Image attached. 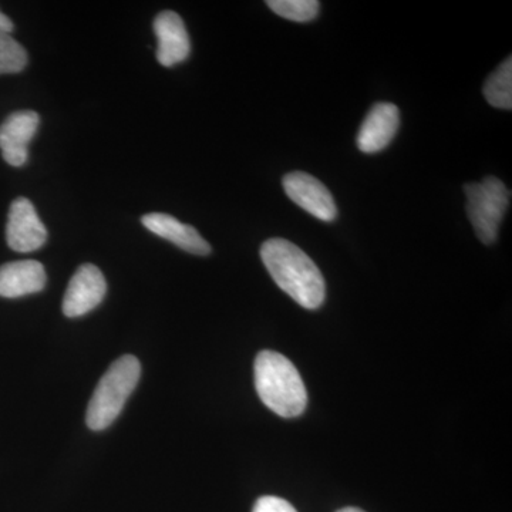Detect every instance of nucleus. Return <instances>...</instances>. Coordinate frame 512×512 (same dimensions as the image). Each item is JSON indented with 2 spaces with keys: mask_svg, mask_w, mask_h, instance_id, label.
I'll use <instances>...</instances> for the list:
<instances>
[{
  "mask_svg": "<svg viewBox=\"0 0 512 512\" xmlns=\"http://www.w3.org/2000/svg\"><path fill=\"white\" fill-rule=\"evenodd\" d=\"M153 28L158 42L157 60L161 66L174 67L190 57V35L178 13L173 10L158 13Z\"/></svg>",
  "mask_w": 512,
  "mask_h": 512,
  "instance_id": "9",
  "label": "nucleus"
},
{
  "mask_svg": "<svg viewBox=\"0 0 512 512\" xmlns=\"http://www.w3.org/2000/svg\"><path fill=\"white\" fill-rule=\"evenodd\" d=\"M336 512H365V511L360 510V508L346 507V508H342V510H339Z\"/></svg>",
  "mask_w": 512,
  "mask_h": 512,
  "instance_id": "18",
  "label": "nucleus"
},
{
  "mask_svg": "<svg viewBox=\"0 0 512 512\" xmlns=\"http://www.w3.org/2000/svg\"><path fill=\"white\" fill-rule=\"evenodd\" d=\"M400 113L392 103H377L367 113L359 128L356 143L362 153L375 154L384 150L396 137Z\"/></svg>",
  "mask_w": 512,
  "mask_h": 512,
  "instance_id": "10",
  "label": "nucleus"
},
{
  "mask_svg": "<svg viewBox=\"0 0 512 512\" xmlns=\"http://www.w3.org/2000/svg\"><path fill=\"white\" fill-rule=\"evenodd\" d=\"M464 191L467 215L477 237L483 244H494L501 222L510 207V190L498 178L487 177L481 183L467 184Z\"/></svg>",
  "mask_w": 512,
  "mask_h": 512,
  "instance_id": "4",
  "label": "nucleus"
},
{
  "mask_svg": "<svg viewBox=\"0 0 512 512\" xmlns=\"http://www.w3.org/2000/svg\"><path fill=\"white\" fill-rule=\"evenodd\" d=\"M47 276L45 266L33 259L10 262L0 266V296L20 298L45 289Z\"/></svg>",
  "mask_w": 512,
  "mask_h": 512,
  "instance_id": "12",
  "label": "nucleus"
},
{
  "mask_svg": "<svg viewBox=\"0 0 512 512\" xmlns=\"http://www.w3.org/2000/svg\"><path fill=\"white\" fill-rule=\"evenodd\" d=\"M488 103L497 109L511 110L512 107V59L511 56L490 77L483 89Z\"/></svg>",
  "mask_w": 512,
  "mask_h": 512,
  "instance_id": "13",
  "label": "nucleus"
},
{
  "mask_svg": "<svg viewBox=\"0 0 512 512\" xmlns=\"http://www.w3.org/2000/svg\"><path fill=\"white\" fill-rule=\"evenodd\" d=\"M28 66V52L9 33L0 32V74L22 72Z\"/></svg>",
  "mask_w": 512,
  "mask_h": 512,
  "instance_id": "15",
  "label": "nucleus"
},
{
  "mask_svg": "<svg viewBox=\"0 0 512 512\" xmlns=\"http://www.w3.org/2000/svg\"><path fill=\"white\" fill-rule=\"evenodd\" d=\"M107 282L97 266L86 264L77 269L70 279L63 299V313L67 318H80L103 302Z\"/></svg>",
  "mask_w": 512,
  "mask_h": 512,
  "instance_id": "7",
  "label": "nucleus"
},
{
  "mask_svg": "<svg viewBox=\"0 0 512 512\" xmlns=\"http://www.w3.org/2000/svg\"><path fill=\"white\" fill-rule=\"evenodd\" d=\"M266 5L281 18L299 23L316 19L320 10L318 0H269Z\"/></svg>",
  "mask_w": 512,
  "mask_h": 512,
  "instance_id": "14",
  "label": "nucleus"
},
{
  "mask_svg": "<svg viewBox=\"0 0 512 512\" xmlns=\"http://www.w3.org/2000/svg\"><path fill=\"white\" fill-rule=\"evenodd\" d=\"M261 258L275 284L302 308L313 311L325 302V278L301 248L286 239L272 238L262 245Z\"/></svg>",
  "mask_w": 512,
  "mask_h": 512,
  "instance_id": "1",
  "label": "nucleus"
},
{
  "mask_svg": "<svg viewBox=\"0 0 512 512\" xmlns=\"http://www.w3.org/2000/svg\"><path fill=\"white\" fill-rule=\"evenodd\" d=\"M13 29H15V25H13L12 20L0 12V32L9 33L10 35V33L13 32Z\"/></svg>",
  "mask_w": 512,
  "mask_h": 512,
  "instance_id": "17",
  "label": "nucleus"
},
{
  "mask_svg": "<svg viewBox=\"0 0 512 512\" xmlns=\"http://www.w3.org/2000/svg\"><path fill=\"white\" fill-rule=\"evenodd\" d=\"M141 376L137 357L126 355L117 359L101 377L87 407V426L101 431L113 424L120 416L124 404L136 389Z\"/></svg>",
  "mask_w": 512,
  "mask_h": 512,
  "instance_id": "3",
  "label": "nucleus"
},
{
  "mask_svg": "<svg viewBox=\"0 0 512 512\" xmlns=\"http://www.w3.org/2000/svg\"><path fill=\"white\" fill-rule=\"evenodd\" d=\"M6 241L20 254L37 251L46 244L47 229L28 198H16L10 205Z\"/></svg>",
  "mask_w": 512,
  "mask_h": 512,
  "instance_id": "5",
  "label": "nucleus"
},
{
  "mask_svg": "<svg viewBox=\"0 0 512 512\" xmlns=\"http://www.w3.org/2000/svg\"><path fill=\"white\" fill-rule=\"evenodd\" d=\"M141 224L157 237L167 239L183 251L200 256L211 254V245L201 237L197 229L178 221L171 215L150 212L141 218Z\"/></svg>",
  "mask_w": 512,
  "mask_h": 512,
  "instance_id": "11",
  "label": "nucleus"
},
{
  "mask_svg": "<svg viewBox=\"0 0 512 512\" xmlns=\"http://www.w3.org/2000/svg\"><path fill=\"white\" fill-rule=\"evenodd\" d=\"M286 195L296 205L323 222H332L338 217V207L332 194L318 178L296 171L284 177Z\"/></svg>",
  "mask_w": 512,
  "mask_h": 512,
  "instance_id": "6",
  "label": "nucleus"
},
{
  "mask_svg": "<svg viewBox=\"0 0 512 512\" xmlns=\"http://www.w3.org/2000/svg\"><path fill=\"white\" fill-rule=\"evenodd\" d=\"M255 389L262 403L284 419L301 416L308 393L295 365L281 353L264 350L255 359Z\"/></svg>",
  "mask_w": 512,
  "mask_h": 512,
  "instance_id": "2",
  "label": "nucleus"
},
{
  "mask_svg": "<svg viewBox=\"0 0 512 512\" xmlns=\"http://www.w3.org/2000/svg\"><path fill=\"white\" fill-rule=\"evenodd\" d=\"M40 126L36 111L20 110L0 124V150L3 160L12 167H22L29 160V144Z\"/></svg>",
  "mask_w": 512,
  "mask_h": 512,
  "instance_id": "8",
  "label": "nucleus"
},
{
  "mask_svg": "<svg viewBox=\"0 0 512 512\" xmlns=\"http://www.w3.org/2000/svg\"><path fill=\"white\" fill-rule=\"evenodd\" d=\"M252 512H298L295 507L284 498L274 497V495H265L259 498L255 503Z\"/></svg>",
  "mask_w": 512,
  "mask_h": 512,
  "instance_id": "16",
  "label": "nucleus"
}]
</instances>
